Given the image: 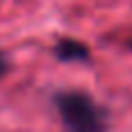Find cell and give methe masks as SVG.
Returning a JSON list of instances; mask_svg holds the SVG:
<instances>
[{
	"label": "cell",
	"instance_id": "6da1fadb",
	"mask_svg": "<svg viewBox=\"0 0 132 132\" xmlns=\"http://www.w3.org/2000/svg\"><path fill=\"white\" fill-rule=\"evenodd\" d=\"M58 118L67 132H107L109 114L84 90H60L53 97Z\"/></svg>",
	"mask_w": 132,
	"mask_h": 132
},
{
	"label": "cell",
	"instance_id": "7a4b0ae2",
	"mask_svg": "<svg viewBox=\"0 0 132 132\" xmlns=\"http://www.w3.org/2000/svg\"><path fill=\"white\" fill-rule=\"evenodd\" d=\"M53 56L63 63H88L90 60V51L84 42L74 39V37H63L56 42L53 46Z\"/></svg>",
	"mask_w": 132,
	"mask_h": 132
},
{
	"label": "cell",
	"instance_id": "3957f363",
	"mask_svg": "<svg viewBox=\"0 0 132 132\" xmlns=\"http://www.w3.org/2000/svg\"><path fill=\"white\" fill-rule=\"evenodd\" d=\"M9 70V63H7V58H5V53L0 51V77H5V72Z\"/></svg>",
	"mask_w": 132,
	"mask_h": 132
}]
</instances>
